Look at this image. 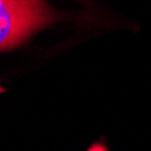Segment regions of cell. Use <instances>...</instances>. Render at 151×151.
I'll return each mask as SVG.
<instances>
[{
	"mask_svg": "<svg viewBox=\"0 0 151 151\" xmlns=\"http://www.w3.org/2000/svg\"><path fill=\"white\" fill-rule=\"evenodd\" d=\"M87 151H109V148L102 142H96V143H93L87 149Z\"/></svg>",
	"mask_w": 151,
	"mask_h": 151,
	"instance_id": "cell-2",
	"label": "cell"
},
{
	"mask_svg": "<svg viewBox=\"0 0 151 151\" xmlns=\"http://www.w3.org/2000/svg\"><path fill=\"white\" fill-rule=\"evenodd\" d=\"M6 91V89L3 88V87L1 86V84H0V93H3V92H5Z\"/></svg>",
	"mask_w": 151,
	"mask_h": 151,
	"instance_id": "cell-3",
	"label": "cell"
},
{
	"mask_svg": "<svg viewBox=\"0 0 151 151\" xmlns=\"http://www.w3.org/2000/svg\"><path fill=\"white\" fill-rule=\"evenodd\" d=\"M54 19L45 0H0V51L21 45Z\"/></svg>",
	"mask_w": 151,
	"mask_h": 151,
	"instance_id": "cell-1",
	"label": "cell"
}]
</instances>
